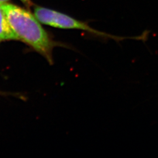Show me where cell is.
<instances>
[{"mask_svg": "<svg viewBox=\"0 0 158 158\" xmlns=\"http://www.w3.org/2000/svg\"><path fill=\"white\" fill-rule=\"evenodd\" d=\"M0 6L18 40L31 47L52 64V52L55 43L35 15L19 6L7 2L0 4Z\"/></svg>", "mask_w": 158, "mask_h": 158, "instance_id": "6da1fadb", "label": "cell"}, {"mask_svg": "<svg viewBox=\"0 0 158 158\" xmlns=\"http://www.w3.org/2000/svg\"><path fill=\"white\" fill-rule=\"evenodd\" d=\"M34 15L40 23L55 28L80 29L87 31L91 34L102 36V37L110 38L118 40L129 38L112 36L98 31L91 28L87 23L78 21L72 17L42 6H37L34 8Z\"/></svg>", "mask_w": 158, "mask_h": 158, "instance_id": "7a4b0ae2", "label": "cell"}, {"mask_svg": "<svg viewBox=\"0 0 158 158\" xmlns=\"http://www.w3.org/2000/svg\"><path fill=\"white\" fill-rule=\"evenodd\" d=\"M0 40H18L16 35L12 31L5 13L0 6Z\"/></svg>", "mask_w": 158, "mask_h": 158, "instance_id": "3957f363", "label": "cell"}, {"mask_svg": "<svg viewBox=\"0 0 158 158\" xmlns=\"http://www.w3.org/2000/svg\"><path fill=\"white\" fill-rule=\"evenodd\" d=\"M9 0H0V4H5ZM25 3H29V0H22Z\"/></svg>", "mask_w": 158, "mask_h": 158, "instance_id": "277c9868", "label": "cell"}, {"mask_svg": "<svg viewBox=\"0 0 158 158\" xmlns=\"http://www.w3.org/2000/svg\"><path fill=\"white\" fill-rule=\"evenodd\" d=\"M1 40H0V42H1Z\"/></svg>", "mask_w": 158, "mask_h": 158, "instance_id": "5b68a950", "label": "cell"}]
</instances>
